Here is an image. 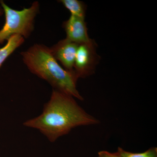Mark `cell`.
I'll use <instances>...</instances> for the list:
<instances>
[{"mask_svg": "<svg viewBox=\"0 0 157 157\" xmlns=\"http://www.w3.org/2000/svg\"><path fill=\"white\" fill-rule=\"evenodd\" d=\"M66 9L71 13V15L85 19L86 7L84 3L78 0H61Z\"/></svg>", "mask_w": 157, "mask_h": 157, "instance_id": "ba28073f", "label": "cell"}, {"mask_svg": "<svg viewBox=\"0 0 157 157\" xmlns=\"http://www.w3.org/2000/svg\"><path fill=\"white\" fill-rule=\"evenodd\" d=\"M4 10L2 7H0V16H2L3 14H4Z\"/></svg>", "mask_w": 157, "mask_h": 157, "instance_id": "8fae6325", "label": "cell"}, {"mask_svg": "<svg viewBox=\"0 0 157 157\" xmlns=\"http://www.w3.org/2000/svg\"><path fill=\"white\" fill-rule=\"evenodd\" d=\"M78 45L65 39L50 47L56 59L60 62L64 69L71 73H74V62Z\"/></svg>", "mask_w": 157, "mask_h": 157, "instance_id": "5b68a950", "label": "cell"}, {"mask_svg": "<svg viewBox=\"0 0 157 157\" xmlns=\"http://www.w3.org/2000/svg\"><path fill=\"white\" fill-rule=\"evenodd\" d=\"M0 4L6 16L5 25L0 30V44L14 35L29 38L34 30L35 17L39 11V2H34L30 7L21 11L11 9L3 1H0Z\"/></svg>", "mask_w": 157, "mask_h": 157, "instance_id": "3957f363", "label": "cell"}, {"mask_svg": "<svg viewBox=\"0 0 157 157\" xmlns=\"http://www.w3.org/2000/svg\"><path fill=\"white\" fill-rule=\"evenodd\" d=\"M24 42V38L19 35H13L7 40L6 45L0 48V67L6 59Z\"/></svg>", "mask_w": 157, "mask_h": 157, "instance_id": "52a82bcc", "label": "cell"}, {"mask_svg": "<svg viewBox=\"0 0 157 157\" xmlns=\"http://www.w3.org/2000/svg\"><path fill=\"white\" fill-rule=\"evenodd\" d=\"M117 153L121 157H157V148L152 147L144 152L133 153L118 147Z\"/></svg>", "mask_w": 157, "mask_h": 157, "instance_id": "9c48e42d", "label": "cell"}, {"mask_svg": "<svg viewBox=\"0 0 157 157\" xmlns=\"http://www.w3.org/2000/svg\"><path fill=\"white\" fill-rule=\"evenodd\" d=\"M63 26L67 34L66 39L71 42L80 44L91 39L88 35L86 23L83 18L71 15Z\"/></svg>", "mask_w": 157, "mask_h": 157, "instance_id": "8992f818", "label": "cell"}, {"mask_svg": "<svg viewBox=\"0 0 157 157\" xmlns=\"http://www.w3.org/2000/svg\"><path fill=\"white\" fill-rule=\"evenodd\" d=\"M98 157H121L117 153H110L106 151H99Z\"/></svg>", "mask_w": 157, "mask_h": 157, "instance_id": "30bf717a", "label": "cell"}, {"mask_svg": "<svg viewBox=\"0 0 157 157\" xmlns=\"http://www.w3.org/2000/svg\"><path fill=\"white\" fill-rule=\"evenodd\" d=\"M23 61L31 73L44 79L53 89L83 101L77 90L78 78L74 73L62 68L46 45L35 44L21 52Z\"/></svg>", "mask_w": 157, "mask_h": 157, "instance_id": "7a4b0ae2", "label": "cell"}, {"mask_svg": "<svg viewBox=\"0 0 157 157\" xmlns=\"http://www.w3.org/2000/svg\"><path fill=\"white\" fill-rule=\"evenodd\" d=\"M96 45L92 39L78 44L74 65V73L78 78H86L94 73L100 58L97 52Z\"/></svg>", "mask_w": 157, "mask_h": 157, "instance_id": "277c9868", "label": "cell"}, {"mask_svg": "<svg viewBox=\"0 0 157 157\" xmlns=\"http://www.w3.org/2000/svg\"><path fill=\"white\" fill-rule=\"evenodd\" d=\"M99 123L100 121L80 107L73 97L53 89L42 113L26 121L23 125L39 130L51 142H54L76 127Z\"/></svg>", "mask_w": 157, "mask_h": 157, "instance_id": "6da1fadb", "label": "cell"}]
</instances>
